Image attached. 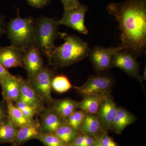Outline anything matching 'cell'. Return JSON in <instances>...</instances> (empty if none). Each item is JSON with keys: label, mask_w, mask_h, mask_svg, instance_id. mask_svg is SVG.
Masks as SVG:
<instances>
[{"label": "cell", "mask_w": 146, "mask_h": 146, "mask_svg": "<svg viewBox=\"0 0 146 146\" xmlns=\"http://www.w3.org/2000/svg\"><path fill=\"white\" fill-rule=\"evenodd\" d=\"M64 39L62 44L56 46L48 59L55 68L68 67L84 60L89 56L91 50L84 40L75 35L60 33Z\"/></svg>", "instance_id": "cell-2"}, {"label": "cell", "mask_w": 146, "mask_h": 146, "mask_svg": "<svg viewBox=\"0 0 146 146\" xmlns=\"http://www.w3.org/2000/svg\"><path fill=\"white\" fill-rule=\"evenodd\" d=\"M137 118L133 114L122 107H118L112 129L118 133H120L128 126L135 122Z\"/></svg>", "instance_id": "cell-19"}, {"label": "cell", "mask_w": 146, "mask_h": 146, "mask_svg": "<svg viewBox=\"0 0 146 146\" xmlns=\"http://www.w3.org/2000/svg\"><path fill=\"white\" fill-rule=\"evenodd\" d=\"M7 117L6 102L5 100L0 102V121Z\"/></svg>", "instance_id": "cell-31"}, {"label": "cell", "mask_w": 146, "mask_h": 146, "mask_svg": "<svg viewBox=\"0 0 146 146\" xmlns=\"http://www.w3.org/2000/svg\"><path fill=\"white\" fill-rule=\"evenodd\" d=\"M20 84V97L18 100L24 102L34 108L38 114H41L45 109V103L33 89L27 80L18 76Z\"/></svg>", "instance_id": "cell-11"}, {"label": "cell", "mask_w": 146, "mask_h": 146, "mask_svg": "<svg viewBox=\"0 0 146 146\" xmlns=\"http://www.w3.org/2000/svg\"><path fill=\"white\" fill-rule=\"evenodd\" d=\"M35 19L22 18L19 11L16 18H11L6 27V32L11 45L27 50L32 44Z\"/></svg>", "instance_id": "cell-4"}, {"label": "cell", "mask_w": 146, "mask_h": 146, "mask_svg": "<svg viewBox=\"0 0 146 146\" xmlns=\"http://www.w3.org/2000/svg\"><path fill=\"white\" fill-rule=\"evenodd\" d=\"M80 133L97 139L104 132L102 130L97 115L86 114L79 129Z\"/></svg>", "instance_id": "cell-18"}, {"label": "cell", "mask_w": 146, "mask_h": 146, "mask_svg": "<svg viewBox=\"0 0 146 146\" xmlns=\"http://www.w3.org/2000/svg\"><path fill=\"white\" fill-rule=\"evenodd\" d=\"M121 50H123L121 46L110 48L96 46L91 50L89 56L96 70L103 72L112 68L114 55Z\"/></svg>", "instance_id": "cell-9"}, {"label": "cell", "mask_w": 146, "mask_h": 146, "mask_svg": "<svg viewBox=\"0 0 146 146\" xmlns=\"http://www.w3.org/2000/svg\"><path fill=\"white\" fill-rule=\"evenodd\" d=\"M112 68H118L131 77L140 82L143 86V80L139 72V66L136 56L127 51H119L115 54Z\"/></svg>", "instance_id": "cell-8"}, {"label": "cell", "mask_w": 146, "mask_h": 146, "mask_svg": "<svg viewBox=\"0 0 146 146\" xmlns=\"http://www.w3.org/2000/svg\"><path fill=\"white\" fill-rule=\"evenodd\" d=\"M30 5L35 8H42L49 4L50 0H27Z\"/></svg>", "instance_id": "cell-29"}, {"label": "cell", "mask_w": 146, "mask_h": 146, "mask_svg": "<svg viewBox=\"0 0 146 146\" xmlns=\"http://www.w3.org/2000/svg\"><path fill=\"white\" fill-rule=\"evenodd\" d=\"M54 133L64 143L69 145L78 136L80 132L65 121Z\"/></svg>", "instance_id": "cell-23"}, {"label": "cell", "mask_w": 146, "mask_h": 146, "mask_svg": "<svg viewBox=\"0 0 146 146\" xmlns=\"http://www.w3.org/2000/svg\"><path fill=\"white\" fill-rule=\"evenodd\" d=\"M52 90L58 93L67 92L73 88L70 81L64 75L54 76L52 82Z\"/></svg>", "instance_id": "cell-24"}, {"label": "cell", "mask_w": 146, "mask_h": 146, "mask_svg": "<svg viewBox=\"0 0 146 146\" xmlns=\"http://www.w3.org/2000/svg\"><path fill=\"white\" fill-rule=\"evenodd\" d=\"M18 129L8 117L0 121V143H13Z\"/></svg>", "instance_id": "cell-20"}, {"label": "cell", "mask_w": 146, "mask_h": 146, "mask_svg": "<svg viewBox=\"0 0 146 146\" xmlns=\"http://www.w3.org/2000/svg\"><path fill=\"white\" fill-rule=\"evenodd\" d=\"M97 142L103 146H117L114 140L107 134L104 133L96 139Z\"/></svg>", "instance_id": "cell-28"}, {"label": "cell", "mask_w": 146, "mask_h": 146, "mask_svg": "<svg viewBox=\"0 0 146 146\" xmlns=\"http://www.w3.org/2000/svg\"><path fill=\"white\" fill-rule=\"evenodd\" d=\"M7 108V116L9 119L16 127H22L29 124L33 120L29 119L22 111L11 100L5 101Z\"/></svg>", "instance_id": "cell-21"}, {"label": "cell", "mask_w": 146, "mask_h": 146, "mask_svg": "<svg viewBox=\"0 0 146 146\" xmlns=\"http://www.w3.org/2000/svg\"><path fill=\"white\" fill-rule=\"evenodd\" d=\"M37 139L45 146H69L54 133H43Z\"/></svg>", "instance_id": "cell-25"}, {"label": "cell", "mask_w": 146, "mask_h": 146, "mask_svg": "<svg viewBox=\"0 0 146 146\" xmlns=\"http://www.w3.org/2000/svg\"><path fill=\"white\" fill-rule=\"evenodd\" d=\"M23 65L28 78L34 76L44 67L42 53L33 43L26 51L23 58Z\"/></svg>", "instance_id": "cell-13"}, {"label": "cell", "mask_w": 146, "mask_h": 146, "mask_svg": "<svg viewBox=\"0 0 146 146\" xmlns=\"http://www.w3.org/2000/svg\"><path fill=\"white\" fill-rule=\"evenodd\" d=\"M6 27L4 17L2 15H0V38L1 35L6 32Z\"/></svg>", "instance_id": "cell-34"}, {"label": "cell", "mask_w": 146, "mask_h": 146, "mask_svg": "<svg viewBox=\"0 0 146 146\" xmlns=\"http://www.w3.org/2000/svg\"><path fill=\"white\" fill-rule=\"evenodd\" d=\"M26 50L12 45L0 46V64L7 70L17 67L24 68L23 58Z\"/></svg>", "instance_id": "cell-12"}, {"label": "cell", "mask_w": 146, "mask_h": 146, "mask_svg": "<svg viewBox=\"0 0 146 146\" xmlns=\"http://www.w3.org/2000/svg\"><path fill=\"white\" fill-rule=\"evenodd\" d=\"M86 113L82 110H76L65 119V121L69 125L79 131Z\"/></svg>", "instance_id": "cell-26"}, {"label": "cell", "mask_w": 146, "mask_h": 146, "mask_svg": "<svg viewBox=\"0 0 146 146\" xmlns=\"http://www.w3.org/2000/svg\"><path fill=\"white\" fill-rule=\"evenodd\" d=\"M55 72L47 66H44L28 81L36 94L42 98L45 104L50 106L54 99L52 96V82Z\"/></svg>", "instance_id": "cell-5"}, {"label": "cell", "mask_w": 146, "mask_h": 146, "mask_svg": "<svg viewBox=\"0 0 146 146\" xmlns=\"http://www.w3.org/2000/svg\"><path fill=\"white\" fill-rule=\"evenodd\" d=\"M96 142V139L94 137L85 135L84 142L82 146H93Z\"/></svg>", "instance_id": "cell-32"}, {"label": "cell", "mask_w": 146, "mask_h": 146, "mask_svg": "<svg viewBox=\"0 0 146 146\" xmlns=\"http://www.w3.org/2000/svg\"><path fill=\"white\" fill-rule=\"evenodd\" d=\"M63 4L64 10L74 8L80 3L79 0H60Z\"/></svg>", "instance_id": "cell-30"}, {"label": "cell", "mask_w": 146, "mask_h": 146, "mask_svg": "<svg viewBox=\"0 0 146 146\" xmlns=\"http://www.w3.org/2000/svg\"><path fill=\"white\" fill-rule=\"evenodd\" d=\"M88 9L87 6L80 3L74 8L64 10L62 18L57 20V23L59 26H66L82 34L87 35L89 31L85 26L84 18Z\"/></svg>", "instance_id": "cell-7"}, {"label": "cell", "mask_w": 146, "mask_h": 146, "mask_svg": "<svg viewBox=\"0 0 146 146\" xmlns=\"http://www.w3.org/2000/svg\"><path fill=\"white\" fill-rule=\"evenodd\" d=\"M146 69L145 68V70L144 71L143 75V76H142V78H143V80H146Z\"/></svg>", "instance_id": "cell-35"}, {"label": "cell", "mask_w": 146, "mask_h": 146, "mask_svg": "<svg viewBox=\"0 0 146 146\" xmlns=\"http://www.w3.org/2000/svg\"><path fill=\"white\" fill-rule=\"evenodd\" d=\"M113 80L110 77L105 75L90 76L83 85L74 87L79 94L83 96H98L106 98L111 96Z\"/></svg>", "instance_id": "cell-6"}, {"label": "cell", "mask_w": 146, "mask_h": 146, "mask_svg": "<svg viewBox=\"0 0 146 146\" xmlns=\"http://www.w3.org/2000/svg\"><path fill=\"white\" fill-rule=\"evenodd\" d=\"M107 10L119 23L123 50L136 57L143 54L146 48V0L110 3Z\"/></svg>", "instance_id": "cell-1"}, {"label": "cell", "mask_w": 146, "mask_h": 146, "mask_svg": "<svg viewBox=\"0 0 146 146\" xmlns=\"http://www.w3.org/2000/svg\"><path fill=\"white\" fill-rule=\"evenodd\" d=\"M105 98L98 96H84L79 102L78 108L86 114L97 115Z\"/></svg>", "instance_id": "cell-22"}, {"label": "cell", "mask_w": 146, "mask_h": 146, "mask_svg": "<svg viewBox=\"0 0 146 146\" xmlns=\"http://www.w3.org/2000/svg\"><path fill=\"white\" fill-rule=\"evenodd\" d=\"M0 84L5 101L11 100L13 102L18 101L20 97V84L18 77L13 75L6 77Z\"/></svg>", "instance_id": "cell-16"}, {"label": "cell", "mask_w": 146, "mask_h": 146, "mask_svg": "<svg viewBox=\"0 0 146 146\" xmlns=\"http://www.w3.org/2000/svg\"><path fill=\"white\" fill-rule=\"evenodd\" d=\"M79 103L70 98L54 100L49 107L65 119L77 110Z\"/></svg>", "instance_id": "cell-17"}, {"label": "cell", "mask_w": 146, "mask_h": 146, "mask_svg": "<svg viewBox=\"0 0 146 146\" xmlns=\"http://www.w3.org/2000/svg\"><path fill=\"white\" fill-rule=\"evenodd\" d=\"M117 107L111 96L105 98L103 100L97 116L104 133L112 129Z\"/></svg>", "instance_id": "cell-10"}, {"label": "cell", "mask_w": 146, "mask_h": 146, "mask_svg": "<svg viewBox=\"0 0 146 146\" xmlns=\"http://www.w3.org/2000/svg\"><path fill=\"white\" fill-rule=\"evenodd\" d=\"M13 75L9 72L8 70L4 68L2 65L0 64V83L4 78Z\"/></svg>", "instance_id": "cell-33"}, {"label": "cell", "mask_w": 146, "mask_h": 146, "mask_svg": "<svg viewBox=\"0 0 146 146\" xmlns=\"http://www.w3.org/2000/svg\"><path fill=\"white\" fill-rule=\"evenodd\" d=\"M12 146H17L16 145L14 144H12Z\"/></svg>", "instance_id": "cell-36"}, {"label": "cell", "mask_w": 146, "mask_h": 146, "mask_svg": "<svg viewBox=\"0 0 146 146\" xmlns=\"http://www.w3.org/2000/svg\"><path fill=\"white\" fill-rule=\"evenodd\" d=\"M65 122V119L49 107L45 108L41 113L40 123L43 133H54Z\"/></svg>", "instance_id": "cell-15"}, {"label": "cell", "mask_w": 146, "mask_h": 146, "mask_svg": "<svg viewBox=\"0 0 146 146\" xmlns=\"http://www.w3.org/2000/svg\"><path fill=\"white\" fill-rule=\"evenodd\" d=\"M14 105L22 111L24 115L29 119L34 120L35 116L38 115L36 110L34 108L24 102L18 100L15 102Z\"/></svg>", "instance_id": "cell-27"}, {"label": "cell", "mask_w": 146, "mask_h": 146, "mask_svg": "<svg viewBox=\"0 0 146 146\" xmlns=\"http://www.w3.org/2000/svg\"><path fill=\"white\" fill-rule=\"evenodd\" d=\"M58 26L57 20L46 16L35 21L33 43L48 60L56 46L55 41L59 35Z\"/></svg>", "instance_id": "cell-3"}, {"label": "cell", "mask_w": 146, "mask_h": 146, "mask_svg": "<svg viewBox=\"0 0 146 146\" xmlns=\"http://www.w3.org/2000/svg\"><path fill=\"white\" fill-rule=\"evenodd\" d=\"M42 133L40 122L33 120L29 124L18 128L16 139L13 144L21 146L32 139H38Z\"/></svg>", "instance_id": "cell-14"}]
</instances>
